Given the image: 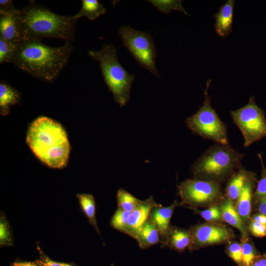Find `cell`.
I'll return each mask as SVG.
<instances>
[{
  "mask_svg": "<svg viewBox=\"0 0 266 266\" xmlns=\"http://www.w3.org/2000/svg\"><path fill=\"white\" fill-rule=\"evenodd\" d=\"M72 51L70 41L53 47L41 40H23L17 44L11 63L34 77L53 82L67 63Z\"/></svg>",
  "mask_w": 266,
  "mask_h": 266,
  "instance_id": "obj_1",
  "label": "cell"
},
{
  "mask_svg": "<svg viewBox=\"0 0 266 266\" xmlns=\"http://www.w3.org/2000/svg\"><path fill=\"white\" fill-rule=\"evenodd\" d=\"M26 140L34 154L46 166L55 168L66 166L70 145L65 131L58 122L46 117L37 118L30 125Z\"/></svg>",
  "mask_w": 266,
  "mask_h": 266,
  "instance_id": "obj_2",
  "label": "cell"
},
{
  "mask_svg": "<svg viewBox=\"0 0 266 266\" xmlns=\"http://www.w3.org/2000/svg\"><path fill=\"white\" fill-rule=\"evenodd\" d=\"M18 18L23 40L52 38L71 42L74 37L77 20L72 16L59 15L31 2L18 9Z\"/></svg>",
  "mask_w": 266,
  "mask_h": 266,
  "instance_id": "obj_3",
  "label": "cell"
},
{
  "mask_svg": "<svg viewBox=\"0 0 266 266\" xmlns=\"http://www.w3.org/2000/svg\"><path fill=\"white\" fill-rule=\"evenodd\" d=\"M243 155L229 144L209 147L192 165L194 178L220 183L241 167Z\"/></svg>",
  "mask_w": 266,
  "mask_h": 266,
  "instance_id": "obj_4",
  "label": "cell"
},
{
  "mask_svg": "<svg viewBox=\"0 0 266 266\" xmlns=\"http://www.w3.org/2000/svg\"><path fill=\"white\" fill-rule=\"evenodd\" d=\"M88 54L99 62L104 81L116 102L121 107L125 106L130 99L134 76L120 64L115 47L105 44L99 50H88Z\"/></svg>",
  "mask_w": 266,
  "mask_h": 266,
  "instance_id": "obj_5",
  "label": "cell"
},
{
  "mask_svg": "<svg viewBox=\"0 0 266 266\" xmlns=\"http://www.w3.org/2000/svg\"><path fill=\"white\" fill-rule=\"evenodd\" d=\"M211 79L207 80L204 90V100L198 111L188 117L186 124L191 131L204 139L221 144H229L227 127L211 105L208 89Z\"/></svg>",
  "mask_w": 266,
  "mask_h": 266,
  "instance_id": "obj_6",
  "label": "cell"
},
{
  "mask_svg": "<svg viewBox=\"0 0 266 266\" xmlns=\"http://www.w3.org/2000/svg\"><path fill=\"white\" fill-rule=\"evenodd\" d=\"M118 33L123 46L129 51L137 64L160 77L156 67V48L151 35L129 26H122Z\"/></svg>",
  "mask_w": 266,
  "mask_h": 266,
  "instance_id": "obj_7",
  "label": "cell"
},
{
  "mask_svg": "<svg viewBox=\"0 0 266 266\" xmlns=\"http://www.w3.org/2000/svg\"><path fill=\"white\" fill-rule=\"evenodd\" d=\"M182 204L186 207L210 206L223 199L220 183L196 178L181 182L178 187Z\"/></svg>",
  "mask_w": 266,
  "mask_h": 266,
  "instance_id": "obj_8",
  "label": "cell"
},
{
  "mask_svg": "<svg viewBox=\"0 0 266 266\" xmlns=\"http://www.w3.org/2000/svg\"><path fill=\"white\" fill-rule=\"evenodd\" d=\"M233 122L241 131L246 147L266 136L265 113L256 103L254 97L243 107L230 112Z\"/></svg>",
  "mask_w": 266,
  "mask_h": 266,
  "instance_id": "obj_9",
  "label": "cell"
},
{
  "mask_svg": "<svg viewBox=\"0 0 266 266\" xmlns=\"http://www.w3.org/2000/svg\"><path fill=\"white\" fill-rule=\"evenodd\" d=\"M191 235V251L229 242L233 237L226 226L215 223L200 224L189 229Z\"/></svg>",
  "mask_w": 266,
  "mask_h": 266,
  "instance_id": "obj_10",
  "label": "cell"
},
{
  "mask_svg": "<svg viewBox=\"0 0 266 266\" xmlns=\"http://www.w3.org/2000/svg\"><path fill=\"white\" fill-rule=\"evenodd\" d=\"M0 38L18 43L23 40L18 18V9L0 12Z\"/></svg>",
  "mask_w": 266,
  "mask_h": 266,
  "instance_id": "obj_11",
  "label": "cell"
},
{
  "mask_svg": "<svg viewBox=\"0 0 266 266\" xmlns=\"http://www.w3.org/2000/svg\"><path fill=\"white\" fill-rule=\"evenodd\" d=\"M180 203L175 200L169 206H162L158 204L151 211L149 218L156 226L160 236V244L164 246L166 236L170 227V221L176 207Z\"/></svg>",
  "mask_w": 266,
  "mask_h": 266,
  "instance_id": "obj_12",
  "label": "cell"
},
{
  "mask_svg": "<svg viewBox=\"0 0 266 266\" xmlns=\"http://www.w3.org/2000/svg\"><path fill=\"white\" fill-rule=\"evenodd\" d=\"M158 204L152 197L142 200L141 203L130 212L127 234L135 238L139 229L149 218L151 210Z\"/></svg>",
  "mask_w": 266,
  "mask_h": 266,
  "instance_id": "obj_13",
  "label": "cell"
},
{
  "mask_svg": "<svg viewBox=\"0 0 266 266\" xmlns=\"http://www.w3.org/2000/svg\"><path fill=\"white\" fill-rule=\"evenodd\" d=\"M234 5L233 0H228L214 15V28L216 33L219 36L226 37L232 32Z\"/></svg>",
  "mask_w": 266,
  "mask_h": 266,
  "instance_id": "obj_14",
  "label": "cell"
},
{
  "mask_svg": "<svg viewBox=\"0 0 266 266\" xmlns=\"http://www.w3.org/2000/svg\"><path fill=\"white\" fill-rule=\"evenodd\" d=\"M191 235L189 230L170 226L166 236L164 247L179 253L189 249L191 244Z\"/></svg>",
  "mask_w": 266,
  "mask_h": 266,
  "instance_id": "obj_15",
  "label": "cell"
},
{
  "mask_svg": "<svg viewBox=\"0 0 266 266\" xmlns=\"http://www.w3.org/2000/svg\"><path fill=\"white\" fill-rule=\"evenodd\" d=\"M253 180L250 173L235 202L236 210L245 225L250 218Z\"/></svg>",
  "mask_w": 266,
  "mask_h": 266,
  "instance_id": "obj_16",
  "label": "cell"
},
{
  "mask_svg": "<svg viewBox=\"0 0 266 266\" xmlns=\"http://www.w3.org/2000/svg\"><path fill=\"white\" fill-rule=\"evenodd\" d=\"M219 208L223 220L240 231L242 237H248L245 225L237 213L233 202L226 197L221 201Z\"/></svg>",
  "mask_w": 266,
  "mask_h": 266,
  "instance_id": "obj_17",
  "label": "cell"
},
{
  "mask_svg": "<svg viewBox=\"0 0 266 266\" xmlns=\"http://www.w3.org/2000/svg\"><path fill=\"white\" fill-rule=\"evenodd\" d=\"M134 239L142 249L160 243L159 231L149 217L139 229Z\"/></svg>",
  "mask_w": 266,
  "mask_h": 266,
  "instance_id": "obj_18",
  "label": "cell"
},
{
  "mask_svg": "<svg viewBox=\"0 0 266 266\" xmlns=\"http://www.w3.org/2000/svg\"><path fill=\"white\" fill-rule=\"evenodd\" d=\"M250 174L240 167L230 177L226 188V196L233 202L235 203Z\"/></svg>",
  "mask_w": 266,
  "mask_h": 266,
  "instance_id": "obj_19",
  "label": "cell"
},
{
  "mask_svg": "<svg viewBox=\"0 0 266 266\" xmlns=\"http://www.w3.org/2000/svg\"><path fill=\"white\" fill-rule=\"evenodd\" d=\"M20 96L18 92L7 83H0V110L4 116L9 113L11 106L18 103Z\"/></svg>",
  "mask_w": 266,
  "mask_h": 266,
  "instance_id": "obj_20",
  "label": "cell"
},
{
  "mask_svg": "<svg viewBox=\"0 0 266 266\" xmlns=\"http://www.w3.org/2000/svg\"><path fill=\"white\" fill-rule=\"evenodd\" d=\"M76 197L82 212L87 218L89 223L100 236L96 218V206L94 196L90 194H78Z\"/></svg>",
  "mask_w": 266,
  "mask_h": 266,
  "instance_id": "obj_21",
  "label": "cell"
},
{
  "mask_svg": "<svg viewBox=\"0 0 266 266\" xmlns=\"http://www.w3.org/2000/svg\"><path fill=\"white\" fill-rule=\"evenodd\" d=\"M106 10L103 4L97 0H82L81 9L72 17L76 20L82 17H86L90 20H94L104 14Z\"/></svg>",
  "mask_w": 266,
  "mask_h": 266,
  "instance_id": "obj_22",
  "label": "cell"
},
{
  "mask_svg": "<svg viewBox=\"0 0 266 266\" xmlns=\"http://www.w3.org/2000/svg\"><path fill=\"white\" fill-rule=\"evenodd\" d=\"M116 199L118 207L129 212L133 211L142 201L123 188L117 191Z\"/></svg>",
  "mask_w": 266,
  "mask_h": 266,
  "instance_id": "obj_23",
  "label": "cell"
},
{
  "mask_svg": "<svg viewBox=\"0 0 266 266\" xmlns=\"http://www.w3.org/2000/svg\"><path fill=\"white\" fill-rule=\"evenodd\" d=\"M147 1L151 3L152 5L157 8L162 13L165 14H169L172 11L176 10L182 12L186 15H190L183 6L182 0H150Z\"/></svg>",
  "mask_w": 266,
  "mask_h": 266,
  "instance_id": "obj_24",
  "label": "cell"
},
{
  "mask_svg": "<svg viewBox=\"0 0 266 266\" xmlns=\"http://www.w3.org/2000/svg\"><path fill=\"white\" fill-rule=\"evenodd\" d=\"M14 244L13 232L9 222L3 212L0 215V247L11 246Z\"/></svg>",
  "mask_w": 266,
  "mask_h": 266,
  "instance_id": "obj_25",
  "label": "cell"
},
{
  "mask_svg": "<svg viewBox=\"0 0 266 266\" xmlns=\"http://www.w3.org/2000/svg\"><path fill=\"white\" fill-rule=\"evenodd\" d=\"M130 212L118 207L112 216L110 225L114 229L127 234Z\"/></svg>",
  "mask_w": 266,
  "mask_h": 266,
  "instance_id": "obj_26",
  "label": "cell"
},
{
  "mask_svg": "<svg viewBox=\"0 0 266 266\" xmlns=\"http://www.w3.org/2000/svg\"><path fill=\"white\" fill-rule=\"evenodd\" d=\"M248 240V237H242L241 245L242 266H251L259 256L255 248Z\"/></svg>",
  "mask_w": 266,
  "mask_h": 266,
  "instance_id": "obj_27",
  "label": "cell"
},
{
  "mask_svg": "<svg viewBox=\"0 0 266 266\" xmlns=\"http://www.w3.org/2000/svg\"><path fill=\"white\" fill-rule=\"evenodd\" d=\"M199 214L201 217L209 223H216L223 220L219 206L213 205L203 210H199L195 208H190Z\"/></svg>",
  "mask_w": 266,
  "mask_h": 266,
  "instance_id": "obj_28",
  "label": "cell"
},
{
  "mask_svg": "<svg viewBox=\"0 0 266 266\" xmlns=\"http://www.w3.org/2000/svg\"><path fill=\"white\" fill-rule=\"evenodd\" d=\"M17 43H14L0 38V64L11 63Z\"/></svg>",
  "mask_w": 266,
  "mask_h": 266,
  "instance_id": "obj_29",
  "label": "cell"
},
{
  "mask_svg": "<svg viewBox=\"0 0 266 266\" xmlns=\"http://www.w3.org/2000/svg\"><path fill=\"white\" fill-rule=\"evenodd\" d=\"M36 247L38 251L39 258L38 259L41 266H79L74 263H63L55 261L50 259L43 251L38 241H36Z\"/></svg>",
  "mask_w": 266,
  "mask_h": 266,
  "instance_id": "obj_30",
  "label": "cell"
},
{
  "mask_svg": "<svg viewBox=\"0 0 266 266\" xmlns=\"http://www.w3.org/2000/svg\"><path fill=\"white\" fill-rule=\"evenodd\" d=\"M226 253L228 256L238 266H242L241 243L237 242H231L227 247Z\"/></svg>",
  "mask_w": 266,
  "mask_h": 266,
  "instance_id": "obj_31",
  "label": "cell"
},
{
  "mask_svg": "<svg viewBox=\"0 0 266 266\" xmlns=\"http://www.w3.org/2000/svg\"><path fill=\"white\" fill-rule=\"evenodd\" d=\"M249 230L252 235L256 237L266 236V225L251 220Z\"/></svg>",
  "mask_w": 266,
  "mask_h": 266,
  "instance_id": "obj_32",
  "label": "cell"
},
{
  "mask_svg": "<svg viewBox=\"0 0 266 266\" xmlns=\"http://www.w3.org/2000/svg\"><path fill=\"white\" fill-rule=\"evenodd\" d=\"M263 166L261 178L259 181L254 195L259 199L266 197V170Z\"/></svg>",
  "mask_w": 266,
  "mask_h": 266,
  "instance_id": "obj_33",
  "label": "cell"
},
{
  "mask_svg": "<svg viewBox=\"0 0 266 266\" xmlns=\"http://www.w3.org/2000/svg\"><path fill=\"white\" fill-rule=\"evenodd\" d=\"M10 266H41L39 261L36 260L34 261H26L17 258L13 262L10 263Z\"/></svg>",
  "mask_w": 266,
  "mask_h": 266,
  "instance_id": "obj_34",
  "label": "cell"
},
{
  "mask_svg": "<svg viewBox=\"0 0 266 266\" xmlns=\"http://www.w3.org/2000/svg\"><path fill=\"white\" fill-rule=\"evenodd\" d=\"M15 7L13 4L12 0H0V12H7L14 9Z\"/></svg>",
  "mask_w": 266,
  "mask_h": 266,
  "instance_id": "obj_35",
  "label": "cell"
},
{
  "mask_svg": "<svg viewBox=\"0 0 266 266\" xmlns=\"http://www.w3.org/2000/svg\"><path fill=\"white\" fill-rule=\"evenodd\" d=\"M258 211L260 213L266 215V197L259 199Z\"/></svg>",
  "mask_w": 266,
  "mask_h": 266,
  "instance_id": "obj_36",
  "label": "cell"
},
{
  "mask_svg": "<svg viewBox=\"0 0 266 266\" xmlns=\"http://www.w3.org/2000/svg\"><path fill=\"white\" fill-rule=\"evenodd\" d=\"M251 266H266V255H259Z\"/></svg>",
  "mask_w": 266,
  "mask_h": 266,
  "instance_id": "obj_37",
  "label": "cell"
},
{
  "mask_svg": "<svg viewBox=\"0 0 266 266\" xmlns=\"http://www.w3.org/2000/svg\"><path fill=\"white\" fill-rule=\"evenodd\" d=\"M252 220L266 225V215L260 213L254 215Z\"/></svg>",
  "mask_w": 266,
  "mask_h": 266,
  "instance_id": "obj_38",
  "label": "cell"
},
{
  "mask_svg": "<svg viewBox=\"0 0 266 266\" xmlns=\"http://www.w3.org/2000/svg\"><path fill=\"white\" fill-rule=\"evenodd\" d=\"M110 266H114V264H112Z\"/></svg>",
  "mask_w": 266,
  "mask_h": 266,
  "instance_id": "obj_39",
  "label": "cell"
}]
</instances>
